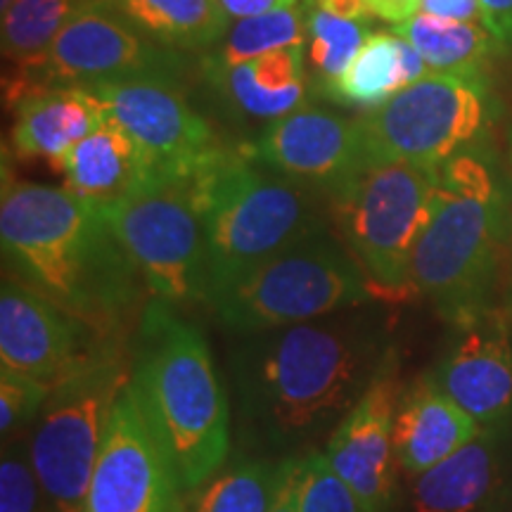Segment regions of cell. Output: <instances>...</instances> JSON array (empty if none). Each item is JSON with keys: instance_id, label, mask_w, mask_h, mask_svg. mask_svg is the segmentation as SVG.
Wrapping results in <instances>:
<instances>
[{"instance_id": "9", "label": "cell", "mask_w": 512, "mask_h": 512, "mask_svg": "<svg viewBox=\"0 0 512 512\" xmlns=\"http://www.w3.org/2000/svg\"><path fill=\"white\" fill-rule=\"evenodd\" d=\"M128 382L131 356L114 344L91 366L53 387L43 403L27 446L50 512H83L95 460Z\"/></svg>"}, {"instance_id": "30", "label": "cell", "mask_w": 512, "mask_h": 512, "mask_svg": "<svg viewBox=\"0 0 512 512\" xmlns=\"http://www.w3.org/2000/svg\"><path fill=\"white\" fill-rule=\"evenodd\" d=\"M0 512H50V505L22 439L3 441L0 460Z\"/></svg>"}, {"instance_id": "29", "label": "cell", "mask_w": 512, "mask_h": 512, "mask_svg": "<svg viewBox=\"0 0 512 512\" xmlns=\"http://www.w3.org/2000/svg\"><path fill=\"white\" fill-rule=\"evenodd\" d=\"M294 46H306V12L302 3L233 22L226 38L204 57L228 67V64L254 60L273 50Z\"/></svg>"}, {"instance_id": "22", "label": "cell", "mask_w": 512, "mask_h": 512, "mask_svg": "<svg viewBox=\"0 0 512 512\" xmlns=\"http://www.w3.org/2000/svg\"><path fill=\"white\" fill-rule=\"evenodd\" d=\"M60 171L67 190L102 209L145 174V162L124 126L107 114L95 131L74 145Z\"/></svg>"}, {"instance_id": "27", "label": "cell", "mask_w": 512, "mask_h": 512, "mask_svg": "<svg viewBox=\"0 0 512 512\" xmlns=\"http://www.w3.org/2000/svg\"><path fill=\"white\" fill-rule=\"evenodd\" d=\"M278 477L280 460L235 458L197 489L190 512H268Z\"/></svg>"}, {"instance_id": "33", "label": "cell", "mask_w": 512, "mask_h": 512, "mask_svg": "<svg viewBox=\"0 0 512 512\" xmlns=\"http://www.w3.org/2000/svg\"><path fill=\"white\" fill-rule=\"evenodd\" d=\"M268 512H302V456L280 458V477Z\"/></svg>"}, {"instance_id": "7", "label": "cell", "mask_w": 512, "mask_h": 512, "mask_svg": "<svg viewBox=\"0 0 512 512\" xmlns=\"http://www.w3.org/2000/svg\"><path fill=\"white\" fill-rule=\"evenodd\" d=\"M377 302L366 273L332 235H311L283 249L209 299L223 328L235 335L309 323Z\"/></svg>"}, {"instance_id": "28", "label": "cell", "mask_w": 512, "mask_h": 512, "mask_svg": "<svg viewBox=\"0 0 512 512\" xmlns=\"http://www.w3.org/2000/svg\"><path fill=\"white\" fill-rule=\"evenodd\" d=\"M306 12V60L318 88L332 86L356 60L370 38L366 19H344L320 10L313 0H302Z\"/></svg>"}, {"instance_id": "21", "label": "cell", "mask_w": 512, "mask_h": 512, "mask_svg": "<svg viewBox=\"0 0 512 512\" xmlns=\"http://www.w3.org/2000/svg\"><path fill=\"white\" fill-rule=\"evenodd\" d=\"M503 430L482 427L470 444L415 477V512H479L498 477V437Z\"/></svg>"}, {"instance_id": "20", "label": "cell", "mask_w": 512, "mask_h": 512, "mask_svg": "<svg viewBox=\"0 0 512 512\" xmlns=\"http://www.w3.org/2000/svg\"><path fill=\"white\" fill-rule=\"evenodd\" d=\"M105 117L102 102L83 86H31L15 105L12 147L22 159H46L60 169Z\"/></svg>"}, {"instance_id": "10", "label": "cell", "mask_w": 512, "mask_h": 512, "mask_svg": "<svg viewBox=\"0 0 512 512\" xmlns=\"http://www.w3.org/2000/svg\"><path fill=\"white\" fill-rule=\"evenodd\" d=\"M486 114L484 79L432 72L358 121L370 162L441 166L477 143Z\"/></svg>"}, {"instance_id": "32", "label": "cell", "mask_w": 512, "mask_h": 512, "mask_svg": "<svg viewBox=\"0 0 512 512\" xmlns=\"http://www.w3.org/2000/svg\"><path fill=\"white\" fill-rule=\"evenodd\" d=\"M50 392L53 389L46 384L0 370V434H3V441L15 439L19 432L34 425Z\"/></svg>"}, {"instance_id": "35", "label": "cell", "mask_w": 512, "mask_h": 512, "mask_svg": "<svg viewBox=\"0 0 512 512\" xmlns=\"http://www.w3.org/2000/svg\"><path fill=\"white\" fill-rule=\"evenodd\" d=\"M420 12L456 22H482L479 0H422Z\"/></svg>"}, {"instance_id": "18", "label": "cell", "mask_w": 512, "mask_h": 512, "mask_svg": "<svg viewBox=\"0 0 512 512\" xmlns=\"http://www.w3.org/2000/svg\"><path fill=\"white\" fill-rule=\"evenodd\" d=\"M306 64V46H294L228 67L202 57L200 69L216 95L235 114L271 124L306 107Z\"/></svg>"}, {"instance_id": "39", "label": "cell", "mask_w": 512, "mask_h": 512, "mask_svg": "<svg viewBox=\"0 0 512 512\" xmlns=\"http://www.w3.org/2000/svg\"><path fill=\"white\" fill-rule=\"evenodd\" d=\"M17 0H0V12H5L10 8V5H15Z\"/></svg>"}, {"instance_id": "40", "label": "cell", "mask_w": 512, "mask_h": 512, "mask_svg": "<svg viewBox=\"0 0 512 512\" xmlns=\"http://www.w3.org/2000/svg\"><path fill=\"white\" fill-rule=\"evenodd\" d=\"M508 313H510V318H512V287H510V297H508Z\"/></svg>"}, {"instance_id": "4", "label": "cell", "mask_w": 512, "mask_h": 512, "mask_svg": "<svg viewBox=\"0 0 512 512\" xmlns=\"http://www.w3.org/2000/svg\"><path fill=\"white\" fill-rule=\"evenodd\" d=\"M512 223V195L482 147L439 166L432 219L411 259L413 292L456 325L491 311L498 264Z\"/></svg>"}, {"instance_id": "6", "label": "cell", "mask_w": 512, "mask_h": 512, "mask_svg": "<svg viewBox=\"0 0 512 512\" xmlns=\"http://www.w3.org/2000/svg\"><path fill=\"white\" fill-rule=\"evenodd\" d=\"M439 166L368 162L330 197V219L377 302L413 297L411 259L432 219Z\"/></svg>"}, {"instance_id": "26", "label": "cell", "mask_w": 512, "mask_h": 512, "mask_svg": "<svg viewBox=\"0 0 512 512\" xmlns=\"http://www.w3.org/2000/svg\"><path fill=\"white\" fill-rule=\"evenodd\" d=\"M76 0H17L0 19L3 57L31 76L43 67L57 34L72 15Z\"/></svg>"}, {"instance_id": "36", "label": "cell", "mask_w": 512, "mask_h": 512, "mask_svg": "<svg viewBox=\"0 0 512 512\" xmlns=\"http://www.w3.org/2000/svg\"><path fill=\"white\" fill-rule=\"evenodd\" d=\"M299 3H302V0H219L223 12H226L233 22L266 15V12L294 8V5Z\"/></svg>"}, {"instance_id": "19", "label": "cell", "mask_w": 512, "mask_h": 512, "mask_svg": "<svg viewBox=\"0 0 512 512\" xmlns=\"http://www.w3.org/2000/svg\"><path fill=\"white\" fill-rule=\"evenodd\" d=\"M482 425L439 387L420 375L401 392L394 420V446L401 470L418 477L477 437Z\"/></svg>"}, {"instance_id": "41", "label": "cell", "mask_w": 512, "mask_h": 512, "mask_svg": "<svg viewBox=\"0 0 512 512\" xmlns=\"http://www.w3.org/2000/svg\"><path fill=\"white\" fill-rule=\"evenodd\" d=\"M510 166H512V131H510Z\"/></svg>"}, {"instance_id": "14", "label": "cell", "mask_w": 512, "mask_h": 512, "mask_svg": "<svg viewBox=\"0 0 512 512\" xmlns=\"http://www.w3.org/2000/svg\"><path fill=\"white\" fill-rule=\"evenodd\" d=\"M181 494L174 465L128 382L95 460L83 512H181Z\"/></svg>"}, {"instance_id": "1", "label": "cell", "mask_w": 512, "mask_h": 512, "mask_svg": "<svg viewBox=\"0 0 512 512\" xmlns=\"http://www.w3.org/2000/svg\"><path fill=\"white\" fill-rule=\"evenodd\" d=\"M392 349L375 311H339L238 335L228 370L247 439L283 456L313 451L347 418Z\"/></svg>"}, {"instance_id": "37", "label": "cell", "mask_w": 512, "mask_h": 512, "mask_svg": "<svg viewBox=\"0 0 512 512\" xmlns=\"http://www.w3.org/2000/svg\"><path fill=\"white\" fill-rule=\"evenodd\" d=\"M320 10L330 12L335 17L344 19H366L370 22L373 19V12H370L366 0H313Z\"/></svg>"}, {"instance_id": "11", "label": "cell", "mask_w": 512, "mask_h": 512, "mask_svg": "<svg viewBox=\"0 0 512 512\" xmlns=\"http://www.w3.org/2000/svg\"><path fill=\"white\" fill-rule=\"evenodd\" d=\"M190 72L188 53L150 41L114 8L112 0H76L43 67L17 79L27 88L131 79L181 86Z\"/></svg>"}, {"instance_id": "38", "label": "cell", "mask_w": 512, "mask_h": 512, "mask_svg": "<svg viewBox=\"0 0 512 512\" xmlns=\"http://www.w3.org/2000/svg\"><path fill=\"white\" fill-rule=\"evenodd\" d=\"M394 3H396V10H399L401 24L406 22V19H411L413 15H418L422 8V0H394Z\"/></svg>"}, {"instance_id": "12", "label": "cell", "mask_w": 512, "mask_h": 512, "mask_svg": "<svg viewBox=\"0 0 512 512\" xmlns=\"http://www.w3.org/2000/svg\"><path fill=\"white\" fill-rule=\"evenodd\" d=\"M102 102L143 155L147 174L195 181L228 147L178 83L157 79L76 83Z\"/></svg>"}, {"instance_id": "15", "label": "cell", "mask_w": 512, "mask_h": 512, "mask_svg": "<svg viewBox=\"0 0 512 512\" xmlns=\"http://www.w3.org/2000/svg\"><path fill=\"white\" fill-rule=\"evenodd\" d=\"M240 150L252 162L320 192L325 200L370 162L358 117L318 107H302L271 121Z\"/></svg>"}, {"instance_id": "31", "label": "cell", "mask_w": 512, "mask_h": 512, "mask_svg": "<svg viewBox=\"0 0 512 512\" xmlns=\"http://www.w3.org/2000/svg\"><path fill=\"white\" fill-rule=\"evenodd\" d=\"M302 512H366L320 448L302 453Z\"/></svg>"}, {"instance_id": "8", "label": "cell", "mask_w": 512, "mask_h": 512, "mask_svg": "<svg viewBox=\"0 0 512 512\" xmlns=\"http://www.w3.org/2000/svg\"><path fill=\"white\" fill-rule=\"evenodd\" d=\"M102 214L152 297L174 306L207 304V228L192 181L145 171Z\"/></svg>"}, {"instance_id": "34", "label": "cell", "mask_w": 512, "mask_h": 512, "mask_svg": "<svg viewBox=\"0 0 512 512\" xmlns=\"http://www.w3.org/2000/svg\"><path fill=\"white\" fill-rule=\"evenodd\" d=\"M484 27L503 43L505 50L512 48V0H479Z\"/></svg>"}, {"instance_id": "25", "label": "cell", "mask_w": 512, "mask_h": 512, "mask_svg": "<svg viewBox=\"0 0 512 512\" xmlns=\"http://www.w3.org/2000/svg\"><path fill=\"white\" fill-rule=\"evenodd\" d=\"M406 88L403 38L394 31H375L339 81L323 91L337 105L375 110Z\"/></svg>"}, {"instance_id": "5", "label": "cell", "mask_w": 512, "mask_h": 512, "mask_svg": "<svg viewBox=\"0 0 512 512\" xmlns=\"http://www.w3.org/2000/svg\"><path fill=\"white\" fill-rule=\"evenodd\" d=\"M192 185L207 228L209 299L283 249L330 230V202L320 192L252 162L240 147Z\"/></svg>"}, {"instance_id": "16", "label": "cell", "mask_w": 512, "mask_h": 512, "mask_svg": "<svg viewBox=\"0 0 512 512\" xmlns=\"http://www.w3.org/2000/svg\"><path fill=\"white\" fill-rule=\"evenodd\" d=\"M401 399L396 351L384 354L373 380L325 441V458L366 512H389L396 496L394 420Z\"/></svg>"}, {"instance_id": "23", "label": "cell", "mask_w": 512, "mask_h": 512, "mask_svg": "<svg viewBox=\"0 0 512 512\" xmlns=\"http://www.w3.org/2000/svg\"><path fill=\"white\" fill-rule=\"evenodd\" d=\"M140 34L181 53H211L233 27L219 0H112Z\"/></svg>"}, {"instance_id": "2", "label": "cell", "mask_w": 512, "mask_h": 512, "mask_svg": "<svg viewBox=\"0 0 512 512\" xmlns=\"http://www.w3.org/2000/svg\"><path fill=\"white\" fill-rule=\"evenodd\" d=\"M0 245L5 273L107 337H119L147 290L102 214L67 188L19 181L3 169Z\"/></svg>"}, {"instance_id": "13", "label": "cell", "mask_w": 512, "mask_h": 512, "mask_svg": "<svg viewBox=\"0 0 512 512\" xmlns=\"http://www.w3.org/2000/svg\"><path fill=\"white\" fill-rule=\"evenodd\" d=\"M114 344H121V339L102 335L93 325L60 309L15 275H3V287H0V368L3 370L53 389L98 361Z\"/></svg>"}, {"instance_id": "24", "label": "cell", "mask_w": 512, "mask_h": 512, "mask_svg": "<svg viewBox=\"0 0 512 512\" xmlns=\"http://www.w3.org/2000/svg\"><path fill=\"white\" fill-rule=\"evenodd\" d=\"M394 34L411 43L437 74L484 79L491 60L505 53L503 43L484 27V22H456L427 12L396 24Z\"/></svg>"}, {"instance_id": "3", "label": "cell", "mask_w": 512, "mask_h": 512, "mask_svg": "<svg viewBox=\"0 0 512 512\" xmlns=\"http://www.w3.org/2000/svg\"><path fill=\"white\" fill-rule=\"evenodd\" d=\"M131 389L183 494L200 489L226 465L230 401L214 354L200 325L157 297L138 316Z\"/></svg>"}, {"instance_id": "17", "label": "cell", "mask_w": 512, "mask_h": 512, "mask_svg": "<svg viewBox=\"0 0 512 512\" xmlns=\"http://www.w3.org/2000/svg\"><path fill=\"white\" fill-rule=\"evenodd\" d=\"M432 377L479 425L503 430L512 418V339L501 313L456 325Z\"/></svg>"}]
</instances>
